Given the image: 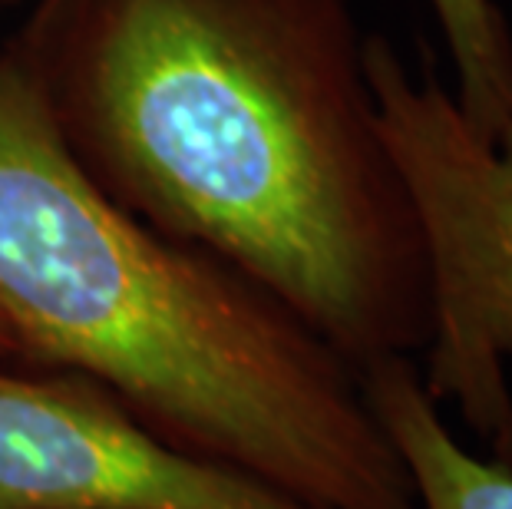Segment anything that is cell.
Here are the masks:
<instances>
[{"mask_svg":"<svg viewBox=\"0 0 512 509\" xmlns=\"http://www.w3.org/2000/svg\"><path fill=\"white\" fill-rule=\"evenodd\" d=\"M0 321L179 447L321 509H420L361 371L291 308L123 209L0 47Z\"/></svg>","mask_w":512,"mask_h":509,"instance_id":"7a4b0ae2","label":"cell"},{"mask_svg":"<svg viewBox=\"0 0 512 509\" xmlns=\"http://www.w3.org/2000/svg\"><path fill=\"white\" fill-rule=\"evenodd\" d=\"M0 361L17 364V341H14V334L7 331L4 321H0Z\"/></svg>","mask_w":512,"mask_h":509,"instance_id":"52a82bcc","label":"cell"},{"mask_svg":"<svg viewBox=\"0 0 512 509\" xmlns=\"http://www.w3.org/2000/svg\"><path fill=\"white\" fill-rule=\"evenodd\" d=\"M453 60V96L479 136L512 116V30L493 0H427Z\"/></svg>","mask_w":512,"mask_h":509,"instance_id":"8992f818","label":"cell"},{"mask_svg":"<svg viewBox=\"0 0 512 509\" xmlns=\"http://www.w3.org/2000/svg\"><path fill=\"white\" fill-rule=\"evenodd\" d=\"M0 509H321L209 460L80 374L0 364Z\"/></svg>","mask_w":512,"mask_h":509,"instance_id":"277c9868","label":"cell"},{"mask_svg":"<svg viewBox=\"0 0 512 509\" xmlns=\"http://www.w3.org/2000/svg\"><path fill=\"white\" fill-rule=\"evenodd\" d=\"M361 384L420 509H512V470L466 447L450 414L423 387L417 361H380L361 371Z\"/></svg>","mask_w":512,"mask_h":509,"instance_id":"5b68a950","label":"cell"},{"mask_svg":"<svg viewBox=\"0 0 512 509\" xmlns=\"http://www.w3.org/2000/svg\"><path fill=\"white\" fill-rule=\"evenodd\" d=\"M10 43L123 209L252 278L357 371L423 354L427 252L351 0H37Z\"/></svg>","mask_w":512,"mask_h":509,"instance_id":"6da1fadb","label":"cell"},{"mask_svg":"<svg viewBox=\"0 0 512 509\" xmlns=\"http://www.w3.org/2000/svg\"><path fill=\"white\" fill-rule=\"evenodd\" d=\"M367 73L427 252L423 387L512 470V116L479 136L433 63L413 73L380 34Z\"/></svg>","mask_w":512,"mask_h":509,"instance_id":"3957f363","label":"cell"}]
</instances>
